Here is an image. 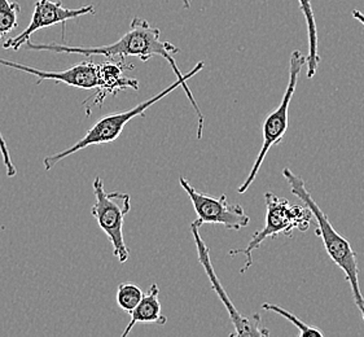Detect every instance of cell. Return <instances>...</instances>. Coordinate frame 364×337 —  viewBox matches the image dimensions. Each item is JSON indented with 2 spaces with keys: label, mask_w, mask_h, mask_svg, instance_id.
Segmentation results:
<instances>
[{
  "label": "cell",
  "mask_w": 364,
  "mask_h": 337,
  "mask_svg": "<svg viewBox=\"0 0 364 337\" xmlns=\"http://www.w3.org/2000/svg\"><path fill=\"white\" fill-rule=\"evenodd\" d=\"M134 65L127 64L124 60H109L107 63L97 64V85L96 92L91 97L92 103L87 108V116L91 114L94 105H102L104 100L109 95H117V92L124 90H139V81L124 75V70H132Z\"/></svg>",
  "instance_id": "obj_11"
},
{
  "label": "cell",
  "mask_w": 364,
  "mask_h": 337,
  "mask_svg": "<svg viewBox=\"0 0 364 337\" xmlns=\"http://www.w3.org/2000/svg\"><path fill=\"white\" fill-rule=\"evenodd\" d=\"M143 294H144L138 284L132 283V282H124L117 288V305L119 306V309H122L124 311L130 314L141 300Z\"/></svg>",
  "instance_id": "obj_15"
},
{
  "label": "cell",
  "mask_w": 364,
  "mask_h": 337,
  "mask_svg": "<svg viewBox=\"0 0 364 337\" xmlns=\"http://www.w3.org/2000/svg\"><path fill=\"white\" fill-rule=\"evenodd\" d=\"M92 188L96 201L91 208V214L97 220L99 228L107 235L113 247L114 257L121 264H126L130 252L124 242V217L132 209V196L119 191L107 192L100 176H96Z\"/></svg>",
  "instance_id": "obj_5"
},
{
  "label": "cell",
  "mask_w": 364,
  "mask_h": 337,
  "mask_svg": "<svg viewBox=\"0 0 364 337\" xmlns=\"http://www.w3.org/2000/svg\"><path fill=\"white\" fill-rule=\"evenodd\" d=\"M0 65L7 66L9 69H16L23 73L31 74L37 77V83L42 81H55L64 83L66 86L82 90H95L97 85V64L92 60L82 61L77 65L68 68L65 70H41L33 66L23 65L20 63H15L11 60L1 59Z\"/></svg>",
  "instance_id": "obj_10"
},
{
  "label": "cell",
  "mask_w": 364,
  "mask_h": 337,
  "mask_svg": "<svg viewBox=\"0 0 364 337\" xmlns=\"http://www.w3.org/2000/svg\"><path fill=\"white\" fill-rule=\"evenodd\" d=\"M266 220L262 230L257 231L253 235L252 240L248 242L244 250H232L230 252L231 256L244 255L247 257V262L241 269V274L248 270L253 264V252L258 250L264 240L269 237H275L277 235L291 236L294 231L306 232L311 225L313 214L305 204L304 206L291 205V203L284 198H279L272 192H266Z\"/></svg>",
  "instance_id": "obj_4"
},
{
  "label": "cell",
  "mask_w": 364,
  "mask_h": 337,
  "mask_svg": "<svg viewBox=\"0 0 364 337\" xmlns=\"http://www.w3.org/2000/svg\"><path fill=\"white\" fill-rule=\"evenodd\" d=\"M0 154H1V157H3V162H4L6 170H7V176H15L17 174V168H16L14 162H12L11 154H9V151H8L7 140L4 139L1 132H0Z\"/></svg>",
  "instance_id": "obj_17"
},
{
  "label": "cell",
  "mask_w": 364,
  "mask_h": 337,
  "mask_svg": "<svg viewBox=\"0 0 364 337\" xmlns=\"http://www.w3.org/2000/svg\"><path fill=\"white\" fill-rule=\"evenodd\" d=\"M305 64H306V56L302 52L299 50L291 52V61H289V80H288V86L285 90L284 96L277 109L274 110L272 113H269L263 122L262 148L255 159L253 168L249 171L248 178L237 188L239 193H245L249 190V187L253 184L259 170L262 168L263 161L269 154V149L283 141L285 132L288 130V122H289L288 113H289L291 97L296 92L299 74Z\"/></svg>",
  "instance_id": "obj_6"
},
{
  "label": "cell",
  "mask_w": 364,
  "mask_h": 337,
  "mask_svg": "<svg viewBox=\"0 0 364 337\" xmlns=\"http://www.w3.org/2000/svg\"><path fill=\"white\" fill-rule=\"evenodd\" d=\"M95 12L94 6H83L72 9L64 7L60 0H37L29 26L18 36L7 39V42L3 43V48L18 51L38 30L46 29L58 23L65 25V22L69 20L78 18L80 16L95 15Z\"/></svg>",
  "instance_id": "obj_9"
},
{
  "label": "cell",
  "mask_w": 364,
  "mask_h": 337,
  "mask_svg": "<svg viewBox=\"0 0 364 337\" xmlns=\"http://www.w3.org/2000/svg\"><path fill=\"white\" fill-rule=\"evenodd\" d=\"M351 16L358 20V21L360 22L362 25L364 26V15L360 12V11H358V9H353V12H351Z\"/></svg>",
  "instance_id": "obj_18"
},
{
  "label": "cell",
  "mask_w": 364,
  "mask_h": 337,
  "mask_svg": "<svg viewBox=\"0 0 364 337\" xmlns=\"http://www.w3.org/2000/svg\"><path fill=\"white\" fill-rule=\"evenodd\" d=\"M299 8L305 15L307 25V36H309V53L306 56L307 78L311 80L316 74L319 68L321 56H319V43H318V28L314 16L311 0H299Z\"/></svg>",
  "instance_id": "obj_13"
},
{
  "label": "cell",
  "mask_w": 364,
  "mask_h": 337,
  "mask_svg": "<svg viewBox=\"0 0 364 337\" xmlns=\"http://www.w3.org/2000/svg\"><path fill=\"white\" fill-rule=\"evenodd\" d=\"M183 4H184V8L191 7L190 0H183Z\"/></svg>",
  "instance_id": "obj_19"
},
{
  "label": "cell",
  "mask_w": 364,
  "mask_h": 337,
  "mask_svg": "<svg viewBox=\"0 0 364 337\" xmlns=\"http://www.w3.org/2000/svg\"><path fill=\"white\" fill-rule=\"evenodd\" d=\"M178 87H183L184 92L188 96L193 109L196 112L197 122H198V127H197V139L200 140L203 138V132H204V114L200 109L198 104L196 103L195 97L192 95L190 88L187 86V81L183 80H176L173 85H170L168 87L164 88L160 94L152 96L151 99H148L143 103L138 104L136 107H134L132 109L124 110V112H118V113H110L108 116H104L100 118L94 126L86 132V135L78 140L77 143H74L72 147L66 148L64 151H60L58 154H52L46 157L43 160L44 168L46 171H50L56 164H58L63 160L68 159L69 156L74 154H78L80 151H83L85 148L90 147V146H102V144H109L116 141L121 134L124 132V126L127 125L132 118L146 117V112L149 109L152 105L160 102L161 99H164L165 96H168L170 92H173L174 90Z\"/></svg>",
  "instance_id": "obj_2"
},
{
  "label": "cell",
  "mask_w": 364,
  "mask_h": 337,
  "mask_svg": "<svg viewBox=\"0 0 364 337\" xmlns=\"http://www.w3.org/2000/svg\"><path fill=\"white\" fill-rule=\"evenodd\" d=\"M132 321L127 324L122 337L129 336L136 323H154L164 326L168 322V318L162 314V305L160 302V288L154 283L149 289L143 294L141 300L130 313Z\"/></svg>",
  "instance_id": "obj_12"
},
{
  "label": "cell",
  "mask_w": 364,
  "mask_h": 337,
  "mask_svg": "<svg viewBox=\"0 0 364 337\" xmlns=\"http://www.w3.org/2000/svg\"><path fill=\"white\" fill-rule=\"evenodd\" d=\"M203 226V223L200 220H196L192 222L191 225V231L192 236L196 242L197 253H198V260L204 267L205 272L208 275V278L210 280L211 287L215 291V294H218L219 299L223 302V305L226 306L228 316L231 318V322L235 326V333L231 336H245V337H262L269 336V332L267 328H264L262 324V319L259 314H253V316H242L239 313V310L235 308L232 301L230 300L228 294H226L225 288L222 286V283L219 282L218 277L215 275L214 267L211 264L210 252L209 248L205 245L203 237L200 236V228Z\"/></svg>",
  "instance_id": "obj_8"
},
{
  "label": "cell",
  "mask_w": 364,
  "mask_h": 337,
  "mask_svg": "<svg viewBox=\"0 0 364 337\" xmlns=\"http://www.w3.org/2000/svg\"><path fill=\"white\" fill-rule=\"evenodd\" d=\"M179 183L195 208L197 220L203 225H220L231 231H239L248 226L250 222L248 214L242 206L230 204L226 195H222L220 198L208 196L203 192H198L184 176H179Z\"/></svg>",
  "instance_id": "obj_7"
},
{
  "label": "cell",
  "mask_w": 364,
  "mask_h": 337,
  "mask_svg": "<svg viewBox=\"0 0 364 337\" xmlns=\"http://www.w3.org/2000/svg\"><path fill=\"white\" fill-rule=\"evenodd\" d=\"M23 47L28 51L72 53V55H82L85 58L104 56L109 60H116L118 58L124 61L127 58H138L141 61H148L154 56H160L170 64L171 69L176 74V80H183V81H188L193 75L201 72L204 68V63H198L190 73L183 74L174 59V55L179 53L181 50L174 44L162 41L161 30L140 17H134L129 31L124 33V36L119 38L117 42L108 44V46L69 47V46L58 43H33L29 39V41H26V43L23 44Z\"/></svg>",
  "instance_id": "obj_1"
},
{
  "label": "cell",
  "mask_w": 364,
  "mask_h": 337,
  "mask_svg": "<svg viewBox=\"0 0 364 337\" xmlns=\"http://www.w3.org/2000/svg\"><path fill=\"white\" fill-rule=\"evenodd\" d=\"M20 14L21 6L17 1L0 0V41L18 26L17 17Z\"/></svg>",
  "instance_id": "obj_14"
},
{
  "label": "cell",
  "mask_w": 364,
  "mask_h": 337,
  "mask_svg": "<svg viewBox=\"0 0 364 337\" xmlns=\"http://www.w3.org/2000/svg\"><path fill=\"white\" fill-rule=\"evenodd\" d=\"M262 308L267 311H272L275 314H279L280 316L285 318L287 321L293 323L299 331V336H324L323 331L313 327V326H309L305 322H302L301 319H299L297 316H294L291 311L285 310L284 308L279 306V305H274V304H269V302H264L262 305Z\"/></svg>",
  "instance_id": "obj_16"
},
{
  "label": "cell",
  "mask_w": 364,
  "mask_h": 337,
  "mask_svg": "<svg viewBox=\"0 0 364 337\" xmlns=\"http://www.w3.org/2000/svg\"><path fill=\"white\" fill-rule=\"evenodd\" d=\"M283 176L291 187V193L297 196L313 214V218L316 220V225H318L316 235L321 237L329 258L345 272L351 287L355 305L359 309L364 321V297L359 284V267H358L355 250L351 248V244L343 237V235L336 231L327 214L321 210V206L316 204L311 193L307 190L305 181L288 168L283 170Z\"/></svg>",
  "instance_id": "obj_3"
}]
</instances>
